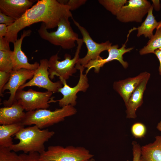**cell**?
<instances>
[{"label":"cell","mask_w":161,"mask_h":161,"mask_svg":"<svg viewBox=\"0 0 161 161\" xmlns=\"http://www.w3.org/2000/svg\"><path fill=\"white\" fill-rule=\"evenodd\" d=\"M147 128L145 126L141 123H135L131 127V134L135 138H143L145 136Z\"/></svg>","instance_id":"obj_26"},{"label":"cell","mask_w":161,"mask_h":161,"mask_svg":"<svg viewBox=\"0 0 161 161\" xmlns=\"http://www.w3.org/2000/svg\"><path fill=\"white\" fill-rule=\"evenodd\" d=\"M16 21L13 18L0 12V24H4L7 27L12 25Z\"/></svg>","instance_id":"obj_31"},{"label":"cell","mask_w":161,"mask_h":161,"mask_svg":"<svg viewBox=\"0 0 161 161\" xmlns=\"http://www.w3.org/2000/svg\"><path fill=\"white\" fill-rule=\"evenodd\" d=\"M72 19L81 34L83 42L85 44L87 50L86 55L83 58H79L76 65L84 67V66L90 61L101 58L100 53L104 51H107L112 44L109 41L101 43L96 42L93 40L85 28L74 19Z\"/></svg>","instance_id":"obj_8"},{"label":"cell","mask_w":161,"mask_h":161,"mask_svg":"<svg viewBox=\"0 0 161 161\" xmlns=\"http://www.w3.org/2000/svg\"><path fill=\"white\" fill-rule=\"evenodd\" d=\"M10 75V72L0 71V95L3 97L2 92L3 87L8 82Z\"/></svg>","instance_id":"obj_29"},{"label":"cell","mask_w":161,"mask_h":161,"mask_svg":"<svg viewBox=\"0 0 161 161\" xmlns=\"http://www.w3.org/2000/svg\"><path fill=\"white\" fill-rule=\"evenodd\" d=\"M72 17L69 7L58 0H37L21 18L7 27V33L4 37L10 43H13L18 39L20 31L33 24L41 22L47 30L53 29L57 27L61 18Z\"/></svg>","instance_id":"obj_1"},{"label":"cell","mask_w":161,"mask_h":161,"mask_svg":"<svg viewBox=\"0 0 161 161\" xmlns=\"http://www.w3.org/2000/svg\"><path fill=\"white\" fill-rule=\"evenodd\" d=\"M60 3L67 5L70 11L76 10L82 5L84 4L86 0H58Z\"/></svg>","instance_id":"obj_27"},{"label":"cell","mask_w":161,"mask_h":161,"mask_svg":"<svg viewBox=\"0 0 161 161\" xmlns=\"http://www.w3.org/2000/svg\"><path fill=\"white\" fill-rule=\"evenodd\" d=\"M94 155L86 148L69 145H51L40 154L41 161H86Z\"/></svg>","instance_id":"obj_5"},{"label":"cell","mask_w":161,"mask_h":161,"mask_svg":"<svg viewBox=\"0 0 161 161\" xmlns=\"http://www.w3.org/2000/svg\"><path fill=\"white\" fill-rule=\"evenodd\" d=\"M34 2L30 0H0V12L16 20L32 6Z\"/></svg>","instance_id":"obj_16"},{"label":"cell","mask_w":161,"mask_h":161,"mask_svg":"<svg viewBox=\"0 0 161 161\" xmlns=\"http://www.w3.org/2000/svg\"><path fill=\"white\" fill-rule=\"evenodd\" d=\"M116 15V18L123 23H141L148 13L151 4L147 0H129Z\"/></svg>","instance_id":"obj_11"},{"label":"cell","mask_w":161,"mask_h":161,"mask_svg":"<svg viewBox=\"0 0 161 161\" xmlns=\"http://www.w3.org/2000/svg\"><path fill=\"white\" fill-rule=\"evenodd\" d=\"M35 70L21 69L13 70L10 72V79L2 90L3 93L5 90H8L9 92L7 93L10 94L8 99L3 101V104L4 106L9 107L13 104L15 101L17 91L20 87L26 83L27 80L32 78Z\"/></svg>","instance_id":"obj_12"},{"label":"cell","mask_w":161,"mask_h":161,"mask_svg":"<svg viewBox=\"0 0 161 161\" xmlns=\"http://www.w3.org/2000/svg\"><path fill=\"white\" fill-rule=\"evenodd\" d=\"M161 48V26L156 29L154 35L150 39L146 46L139 51L140 55L154 53L156 49Z\"/></svg>","instance_id":"obj_22"},{"label":"cell","mask_w":161,"mask_h":161,"mask_svg":"<svg viewBox=\"0 0 161 161\" xmlns=\"http://www.w3.org/2000/svg\"><path fill=\"white\" fill-rule=\"evenodd\" d=\"M12 51L0 50V71L10 72L13 70Z\"/></svg>","instance_id":"obj_24"},{"label":"cell","mask_w":161,"mask_h":161,"mask_svg":"<svg viewBox=\"0 0 161 161\" xmlns=\"http://www.w3.org/2000/svg\"><path fill=\"white\" fill-rule=\"evenodd\" d=\"M156 128L158 130L160 131H161V121L158 123Z\"/></svg>","instance_id":"obj_36"},{"label":"cell","mask_w":161,"mask_h":161,"mask_svg":"<svg viewBox=\"0 0 161 161\" xmlns=\"http://www.w3.org/2000/svg\"><path fill=\"white\" fill-rule=\"evenodd\" d=\"M126 43L119 48H118L119 46L118 44L112 45L107 50L108 55L106 58L103 59L101 57L97 59L89 61L84 66L85 68H87L86 74H87L89 71L93 68L94 69L95 73H98L100 68L105 64L114 60H117L124 68H127L129 66V64L127 62L124 61L123 55L125 53L130 52L133 49V48H126Z\"/></svg>","instance_id":"obj_13"},{"label":"cell","mask_w":161,"mask_h":161,"mask_svg":"<svg viewBox=\"0 0 161 161\" xmlns=\"http://www.w3.org/2000/svg\"><path fill=\"white\" fill-rule=\"evenodd\" d=\"M76 42L78 46L73 58H71L69 54L66 53L64 60L60 61L58 53L50 57L49 60L48 72L50 79H53L55 76H56L59 77L60 80H66L76 72L75 66L79 58V53L83 42L82 39L79 38Z\"/></svg>","instance_id":"obj_6"},{"label":"cell","mask_w":161,"mask_h":161,"mask_svg":"<svg viewBox=\"0 0 161 161\" xmlns=\"http://www.w3.org/2000/svg\"><path fill=\"white\" fill-rule=\"evenodd\" d=\"M98 2L107 10L116 16L127 2L126 0H99Z\"/></svg>","instance_id":"obj_23"},{"label":"cell","mask_w":161,"mask_h":161,"mask_svg":"<svg viewBox=\"0 0 161 161\" xmlns=\"http://www.w3.org/2000/svg\"><path fill=\"white\" fill-rule=\"evenodd\" d=\"M7 26L4 24H0V38L5 37L7 32Z\"/></svg>","instance_id":"obj_34"},{"label":"cell","mask_w":161,"mask_h":161,"mask_svg":"<svg viewBox=\"0 0 161 161\" xmlns=\"http://www.w3.org/2000/svg\"><path fill=\"white\" fill-rule=\"evenodd\" d=\"M22 123L0 126V147L9 148L13 144L12 137L24 127Z\"/></svg>","instance_id":"obj_20"},{"label":"cell","mask_w":161,"mask_h":161,"mask_svg":"<svg viewBox=\"0 0 161 161\" xmlns=\"http://www.w3.org/2000/svg\"><path fill=\"white\" fill-rule=\"evenodd\" d=\"M53 94L52 92L37 91L32 89L27 91L18 89L15 97L26 111L40 109H47L49 106V100Z\"/></svg>","instance_id":"obj_7"},{"label":"cell","mask_w":161,"mask_h":161,"mask_svg":"<svg viewBox=\"0 0 161 161\" xmlns=\"http://www.w3.org/2000/svg\"><path fill=\"white\" fill-rule=\"evenodd\" d=\"M75 67L80 72L79 79L77 84L74 87H71L67 84L66 80H60L64 86L59 89L58 92H60L63 97L56 101L53 99L51 100V102L58 101L59 105L61 107L69 105L75 106L77 103V93L80 91L86 92L89 86L87 74H83L85 68L77 65H76Z\"/></svg>","instance_id":"obj_9"},{"label":"cell","mask_w":161,"mask_h":161,"mask_svg":"<svg viewBox=\"0 0 161 161\" xmlns=\"http://www.w3.org/2000/svg\"><path fill=\"white\" fill-rule=\"evenodd\" d=\"M22 106L15 100L10 106L0 109V124L9 125L22 123L26 113Z\"/></svg>","instance_id":"obj_18"},{"label":"cell","mask_w":161,"mask_h":161,"mask_svg":"<svg viewBox=\"0 0 161 161\" xmlns=\"http://www.w3.org/2000/svg\"><path fill=\"white\" fill-rule=\"evenodd\" d=\"M55 134L48 129H41L35 125L23 128L14 135V139L19 140L9 148L15 152L23 151L28 154L37 152L41 154L45 150L44 143Z\"/></svg>","instance_id":"obj_2"},{"label":"cell","mask_w":161,"mask_h":161,"mask_svg":"<svg viewBox=\"0 0 161 161\" xmlns=\"http://www.w3.org/2000/svg\"><path fill=\"white\" fill-rule=\"evenodd\" d=\"M153 4H152L153 8L156 11H159L161 7L160 1L159 0H152Z\"/></svg>","instance_id":"obj_35"},{"label":"cell","mask_w":161,"mask_h":161,"mask_svg":"<svg viewBox=\"0 0 161 161\" xmlns=\"http://www.w3.org/2000/svg\"><path fill=\"white\" fill-rule=\"evenodd\" d=\"M9 43L10 42L4 37L0 38V50L3 51H10Z\"/></svg>","instance_id":"obj_32"},{"label":"cell","mask_w":161,"mask_h":161,"mask_svg":"<svg viewBox=\"0 0 161 161\" xmlns=\"http://www.w3.org/2000/svg\"><path fill=\"white\" fill-rule=\"evenodd\" d=\"M39 64L32 78L18 89H23L28 86H36L45 89L53 93L58 92L59 89L62 87L63 83L60 80L53 82L50 80L48 72L49 60L46 58L41 59Z\"/></svg>","instance_id":"obj_10"},{"label":"cell","mask_w":161,"mask_h":161,"mask_svg":"<svg viewBox=\"0 0 161 161\" xmlns=\"http://www.w3.org/2000/svg\"><path fill=\"white\" fill-rule=\"evenodd\" d=\"M146 72L133 77L115 81L113 87L123 98L126 104L131 94L143 79L149 74Z\"/></svg>","instance_id":"obj_15"},{"label":"cell","mask_w":161,"mask_h":161,"mask_svg":"<svg viewBox=\"0 0 161 161\" xmlns=\"http://www.w3.org/2000/svg\"><path fill=\"white\" fill-rule=\"evenodd\" d=\"M153 9L151 5L145 20L141 25L137 28L138 37L143 35L145 37L150 39L153 35L154 30L161 26V21L158 22L155 19L153 13Z\"/></svg>","instance_id":"obj_21"},{"label":"cell","mask_w":161,"mask_h":161,"mask_svg":"<svg viewBox=\"0 0 161 161\" xmlns=\"http://www.w3.org/2000/svg\"><path fill=\"white\" fill-rule=\"evenodd\" d=\"M150 73L142 81L133 92L127 103L126 107V117L135 119L137 117L136 112L143 103V96L148 82L150 78Z\"/></svg>","instance_id":"obj_17"},{"label":"cell","mask_w":161,"mask_h":161,"mask_svg":"<svg viewBox=\"0 0 161 161\" xmlns=\"http://www.w3.org/2000/svg\"><path fill=\"white\" fill-rule=\"evenodd\" d=\"M154 54L159 61V66L158 69V71L159 74L160 75H161V48L157 49L155 50L154 53Z\"/></svg>","instance_id":"obj_33"},{"label":"cell","mask_w":161,"mask_h":161,"mask_svg":"<svg viewBox=\"0 0 161 161\" xmlns=\"http://www.w3.org/2000/svg\"><path fill=\"white\" fill-rule=\"evenodd\" d=\"M86 161H95V160L92 158Z\"/></svg>","instance_id":"obj_37"},{"label":"cell","mask_w":161,"mask_h":161,"mask_svg":"<svg viewBox=\"0 0 161 161\" xmlns=\"http://www.w3.org/2000/svg\"><path fill=\"white\" fill-rule=\"evenodd\" d=\"M19 155L8 147H0V161H19Z\"/></svg>","instance_id":"obj_25"},{"label":"cell","mask_w":161,"mask_h":161,"mask_svg":"<svg viewBox=\"0 0 161 161\" xmlns=\"http://www.w3.org/2000/svg\"><path fill=\"white\" fill-rule=\"evenodd\" d=\"M32 32L30 29L24 30L21 35L20 38L13 43L14 48L12 55L13 70L21 69L35 70L39 66L40 64L37 62H35L32 64L29 63L27 56L21 49V46L24 38L30 36Z\"/></svg>","instance_id":"obj_14"},{"label":"cell","mask_w":161,"mask_h":161,"mask_svg":"<svg viewBox=\"0 0 161 161\" xmlns=\"http://www.w3.org/2000/svg\"></svg>","instance_id":"obj_38"},{"label":"cell","mask_w":161,"mask_h":161,"mask_svg":"<svg viewBox=\"0 0 161 161\" xmlns=\"http://www.w3.org/2000/svg\"><path fill=\"white\" fill-rule=\"evenodd\" d=\"M133 161H140L141 155V147L137 142L133 141Z\"/></svg>","instance_id":"obj_30"},{"label":"cell","mask_w":161,"mask_h":161,"mask_svg":"<svg viewBox=\"0 0 161 161\" xmlns=\"http://www.w3.org/2000/svg\"><path fill=\"white\" fill-rule=\"evenodd\" d=\"M69 18H61L58 25L57 30L49 32L45 24L42 23L39 28L37 30L40 37L51 44L60 46L64 49H69L74 47L75 42L78 38V34L73 30Z\"/></svg>","instance_id":"obj_4"},{"label":"cell","mask_w":161,"mask_h":161,"mask_svg":"<svg viewBox=\"0 0 161 161\" xmlns=\"http://www.w3.org/2000/svg\"><path fill=\"white\" fill-rule=\"evenodd\" d=\"M19 155V161H41L40 154L38 153H23Z\"/></svg>","instance_id":"obj_28"},{"label":"cell","mask_w":161,"mask_h":161,"mask_svg":"<svg viewBox=\"0 0 161 161\" xmlns=\"http://www.w3.org/2000/svg\"><path fill=\"white\" fill-rule=\"evenodd\" d=\"M77 112L74 106L71 105L53 111L47 109H37L26 112L22 123L24 126L34 125L42 129L63 121L66 117L73 115Z\"/></svg>","instance_id":"obj_3"},{"label":"cell","mask_w":161,"mask_h":161,"mask_svg":"<svg viewBox=\"0 0 161 161\" xmlns=\"http://www.w3.org/2000/svg\"><path fill=\"white\" fill-rule=\"evenodd\" d=\"M140 161H161V135L156 136L153 143L141 147Z\"/></svg>","instance_id":"obj_19"}]
</instances>
